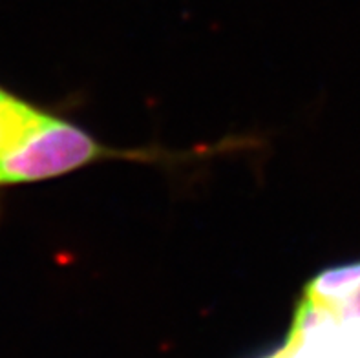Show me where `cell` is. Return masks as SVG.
Listing matches in <instances>:
<instances>
[{
    "mask_svg": "<svg viewBox=\"0 0 360 358\" xmlns=\"http://www.w3.org/2000/svg\"><path fill=\"white\" fill-rule=\"evenodd\" d=\"M105 158H117V152L72 122L50 115L17 154L0 165V186L44 181Z\"/></svg>",
    "mask_w": 360,
    "mask_h": 358,
    "instance_id": "6da1fadb",
    "label": "cell"
},
{
    "mask_svg": "<svg viewBox=\"0 0 360 358\" xmlns=\"http://www.w3.org/2000/svg\"><path fill=\"white\" fill-rule=\"evenodd\" d=\"M282 358H342L338 342V317L328 307L302 300Z\"/></svg>",
    "mask_w": 360,
    "mask_h": 358,
    "instance_id": "7a4b0ae2",
    "label": "cell"
},
{
    "mask_svg": "<svg viewBox=\"0 0 360 358\" xmlns=\"http://www.w3.org/2000/svg\"><path fill=\"white\" fill-rule=\"evenodd\" d=\"M50 115L30 101L0 87V165L17 154L44 127Z\"/></svg>",
    "mask_w": 360,
    "mask_h": 358,
    "instance_id": "3957f363",
    "label": "cell"
},
{
    "mask_svg": "<svg viewBox=\"0 0 360 358\" xmlns=\"http://www.w3.org/2000/svg\"><path fill=\"white\" fill-rule=\"evenodd\" d=\"M360 295V262L328 269L307 283L306 296L311 304L337 309Z\"/></svg>",
    "mask_w": 360,
    "mask_h": 358,
    "instance_id": "277c9868",
    "label": "cell"
},
{
    "mask_svg": "<svg viewBox=\"0 0 360 358\" xmlns=\"http://www.w3.org/2000/svg\"><path fill=\"white\" fill-rule=\"evenodd\" d=\"M338 342L340 357L360 358V314L338 317Z\"/></svg>",
    "mask_w": 360,
    "mask_h": 358,
    "instance_id": "5b68a950",
    "label": "cell"
},
{
    "mask_svg": "<svg viewBox=\"0 0 360 358\" xmlns=\"http://www.w3.org/2000/svg\"><path fill=\"white\" fill-rule=\"evenodd\" d=\"M269 358H282V353H280V351H276V353H274V354H271Z\"/></svg>",
    "mask_w": 360,
    "mask_h": 358,
    "instance_id": "8992f818",
    "label": "cell"
}]
</instances>
